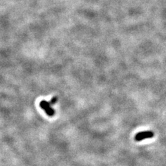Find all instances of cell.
<instances>
[{
	"label": "cell",
	"mask_w": 166,
	"mask_h": 166,
	"mask_svg": "<svg viewBox=\"0 0 166 166\" xmlns=\"http://www.w3.org/2000/svg\"><path fill=\"white\" fill-rule=\"evenodd\" d=\"M39 106L40 107L44 110L46 114L49 116H53L55 114V111L54 109L51 107V104L46 101H42L39 103Z\"/></svg>",
	"instance_id": "1"
},
{
	"label": "cell",
	"mask_w": 166,
	"mask_h": 166,
	"mask_svg": "<svg viewBox=\"0 0 166 166\" xmlns=\"http://www.w3.org/2000/svg\"><path fill=\"white\" fill-rule=\"evenodd\" d=\"M154 137V133L152 131H145L138 133L135 137V140L137 141H141L146 138H151Z\"/></svg>",
	"instance_id": "2"
},
{
	"label": "cell",
	"mask_w": 166,
	"mask_h": 166,
	"mask_svg": "<svg viewBox=\"0 0 166 166\" xmlns=\"http://www.w3.org/2000/svg\"><path fill=\"white\" fill-rule=\"evenodd\" d=\"M56 102H57V98H56V97H54V98H53L51 100V102H50L49 103L51 104V105H54V104Z\"/></svg>",
	"instance_id": "3"
}]
</instances>
